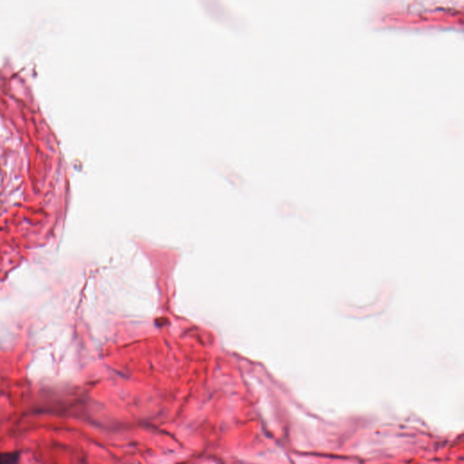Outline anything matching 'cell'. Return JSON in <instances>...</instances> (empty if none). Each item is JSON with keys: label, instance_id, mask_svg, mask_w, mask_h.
Masks as SVG:
<instances>
[{"label": "cell", "instance_id": "cell-1", "mask_svg": "<svg viewBox=\"0 0 464 464\" xmlns=\"http://www.w3.org/2000/svg\"><path fill=\"white\" fill-rule=\"evenodd\" d=\"M19 460V453H0V464H16Z\"/></svg>", "mask_w": 464, "mask_h": 464}]
</instances>
